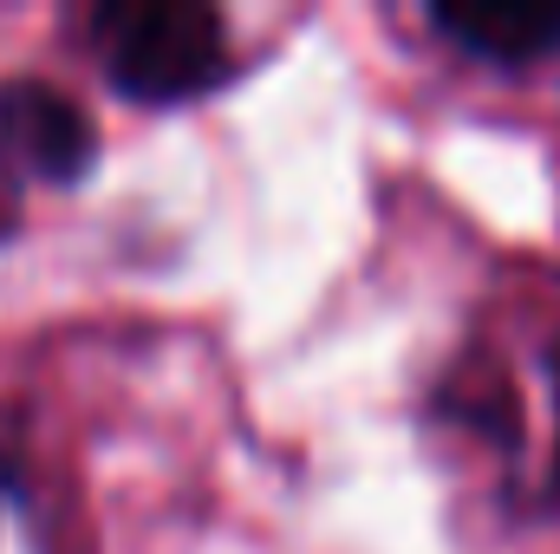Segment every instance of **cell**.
<instances>
[{
  "label": "cell",
  "instance_id": "6da1fadb",
  "mask_svg": "<svg viewBox=\"0 0 560 554\" xmlns=\"http://www.w3.org/2000/svg\"><path fill=\"white\" fill-rule=\"evenodd\" d=\"M98 59L118 92L143 105H183L229 72V39L209 7L183 0H131V7H98L92 13Z\"/></svg>",
  "mask_w": 560,
  "mask_h": 554
},
{
  "label": "cell",
  "instance_id": "7a4b0ae2",
  "mask_svg": "<svg viewBox=\"0 0 560 554\" xmlns=\"http://www.w3.org/2000/svg\"><path fill=\"white\" fill-rule=\"evenodd\" d=\"M0 163L26 183H72L92 163V118L52 85H0Z\"/></svg>",
  "mask_w": 560,
  "mask_h": 554
},
{
  "label": "cell",
  "instance_id": "3957f363",
  "mask_svg": "<svg viewBox=\"0 0 560 554\" xmlns=\"http://www.w3.org/2000/svg\"><path fill=\"white\" fill-rule=\"evenodd\" d=\"M430 20L476 59L535 66L560 53V7H436Z\"/></svg>",
  "mask_w": 560,
  "mask_h": 554
}]
</instances>
